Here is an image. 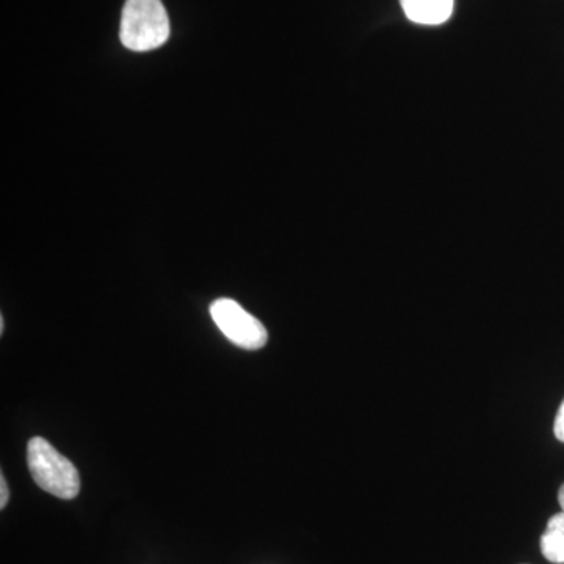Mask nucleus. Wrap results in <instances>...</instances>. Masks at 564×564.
<instances>
[{
    "label": "nucleus",
    "mask_w": 564,
    "mask_h": 564,
    "mask_svg": "<svg viewBox=\"0 0 564 564\" xmlns=\"http://www.w3.org/2000/svg\"><path fill=\"white\" fill-rule=\"evenodd\" d=\"M3 329H6V322H3V317L0 318V333H3Z\"/></svg>",
    "instance_id": "9"
},
{
    "label": "nucleus",
    "mask_w": 564,
    "mask_h": 564,
    "mask_svg": "<svg viewBox=\"0 0 564 564\" xmlns=\"http://www.w3.org/2000/svg\"><path fill=\"white\" fill-rule=\"evenodd\" d=\"M558 502H560V507H562V510L564 513V485L562 486V488H560Z\"/></svg>",
    "instance_id": "8"
},
{
    "label": "nucleus",
    "mask_w": 564,
    "mask_h": 564,
    "mask_svg": "<svg viewBox=\"0 0 564 564\" xmlns=\"http://www.w3.org/2000/svg\"><path fill=\"white\" fill-rule=\"evenodd\" d=\"M554 432L556 440L562 441V443H564V400L563 403L560 404L558 413H556Z\"/></svg>",
    "instance_id": "6"
},
{
    "label": "nucleus",
    "mask_w": 564,
    "mask_h": 564,
    "mask_svg": "<svg viewBox=\"0 0 564 564\" xmlns=\"http://www.w3.org/2000/svg\"><path fill=\"white\" fill-rule=\"evenodd\" d=\"M408 20L422 25H440L451 20L455 0H400Z\"/></svg>",
    "instance_id": "4"
},
{
    "label": "nucleus",
    "mask_w": 564,
    "mask_h": 564,
    "mask_svg": "<svg viewBox=\"0 0 564 564\" xmlns=\"http://www.w3.org/2000/svg\"><path fill=\"white\" fill-rule=\"evenodd\" d=\"M210 315L220 332L245 350H261L269 340V333L261 321L247 313L231 299H218L212 303Z\"/></svg>",
    "instance_id": "3"
},
{
    "label": "nucleus",
    "mask_w": 564,
    "mask_h": 564,
    "mask_svg": "<svg viewBox=\"0 0 564 564\" xmlns=\"http://www.w3.org/2000/svg\"><path fill=\"white\" fill-rule=\"evenodd\" d=\"M541 552L547 562L564 564V513L555 514L541 536Z\"/></svg>",
    "instance_id": "5"
},
{
    "label": "nucleus",
    "mask_w": 564,
    "mask_h": 564,
    "mask_svg": "<svg viewBox=\"0 0 564 564\" xmlns=\"http://www.w3.org/2000/svg\"><path fill=\"white\" fill-rule=\"evenodd\" d=\"M28 464L33 480L43 491L63 500L74 499L79 494V470L44 437L36 436L29 441Z\"/></svg>",
    "instance_id": "2"
},
{
    "label": "nucleus",
    "mask_w": 564,
    "mask_h": 564,
    "mask_svg": "<svg viewBox=\"0 0 564 564\" xmlns=\"http://www.w3.org/2000/svg\"><path fill=\"white\" fill-rule=\"evenodd\" d=\"M9 486H7L6 477L3 474H0V508H6L7 503H9Z\"/></svg>",
    "instance_id": "7"
},
{
    "label": "nucleus",
    "mask_w": 564,
    "mask_h": 564,
    "mask_svg": "<svg viewBox=\"0 0 564 564\" xmlns=\"http://www.w3.org/2000/svg\"><path fill=\"white\" fill-rule=\"evenodd\" d=\"M120 39L133 52L163 46L170 39V20L162 0H126Z\"/></svg>",
    "instance_id": "1"
}]
</instances>
